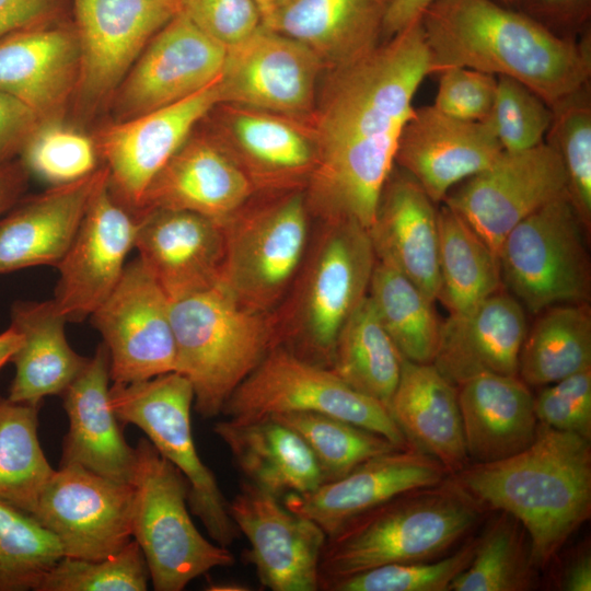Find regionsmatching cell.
I'll return each instance as SVG.
<instances>
[{
  "mask_svg": "<svg viewBox=\"0 0 591 591\" xmlns=\"http://www.w3.org/2000/svg\"><path fill=\"white\" fill-rule=\"evenodd\" d=\"M328 72L310 120L317 160L305 199L313 221L368 230L416 91L432 74L420 20Z\"/></svg>",
  "mask_w": 591,
  "mask_h": 591,
  "instance_id": "cell-1",
  "label": "cell"
},
{
  "mask_svg": "<svg viewBox=\"0 0 591 591\" xmlns=\"http://www.w3.org/2000/svg\"><path fill=\"white\" fill-rule=\"evenodd\" d=\"M432 74L466 67L512 78L549 106L590 82V32L559 36L495 0H437L420 18Z\"/></svg>",
  "mask_w": 591,
  "mask_h": 591,
  "instance_id": "cell-2",
  "label": "cell"
},
{
  "mask_svg": "<svg viewBox=\"0 0 591 591\" xmlns=\"http://www.w3.org/2000/svg\"><path fill=\"white\" fill-rule=\"evenodd\" d=\"M451 476L479 507L521 523L535 569L547 566L591 514L590 440L541 422L534 441L519 453L468 464Z\"/></svg>",
  "mask_w": 591,
  "mask_h": 591,
  "instance_id": "cell-3",
  "label": "cell"
},
{
  "mask_svg": "<svg viewBox=\"0 0 591 591\" xmlns=\"http://www.w3.org/2000/svg\"><path fill=\"white\" fill-rule=\"evenodd\" d=\"M479 506L450 477L402 494L327 537L320 590L380 566L440 558L470 533Z\"/></svg>",
  "mask_w": 591,
  "mask_h": 591,
  "instance_id": "cell-4",
  "label": "cell"
},
{
  "mask_svg": "<svg viewBox=\"0 0 591 591\" xmlns=\"http://www.w3.org/2000/svg\"><path fill=\"white\" fill-rule=\"evenodd\" d=\"M375 262L366 228L315 221L299 270L271 312L277 347L329 368L343 325L368 296Z\"/></svg>",
  "mask_w": 591,
  "mask_h": 591,
  "instance_id": "cell-5",
  "label": "cell"
},
{
  "mask_svg": "<svg viewBox=\"0 0 591 591\" xmlns=\"http://www.w3.org/2000/svg\"><path fill=\"white\" fill-rule=\"evenodd\" d=\"M176 370L194 390L205 418L222 407L275 347L273 315L241 306L220 285L171 302Z\"/></svg>",
  "mask_w": 591,
  "mask_h": 591,
  "instance_id": "cell-6",
  "label": "cell"
},
{
  "mask_svg": "<svg viewBox=\"0 0 591 591\" xmlns=\"http://www.w3.org/2000/svg\"><path fill=\"white\" fill-rule=\"evenodd\" d=\"M223 223L220 286L243 308L270 313L305 255L313 219L304 189L255 193Z\"/></svg>",
  "mask_w": 591,
  "mask_h": 591,
  "instance_id": "cell-7",
  "label": "cell"
},
{
  "mask_svg": "<svg viewBox=\"0 0 591 591\" xmlns=\"http://www.w3.org/2000/svg\"><path fill=\"white\" fill-rule=\"evenodd\" d=\"M135 454L132 536L154 590L182 591L209 570L233 565L229 548L207 540L196 528L182 473L148 439L139 440Z\"/></svg>",
  "mask_w": 591,
  "mask_h": 591,
  "instance_id": "cell-8",
  "label": "cell"
},
{
  "mask_svg": "<svg viewBox=\"0 0 591 591\" xmlns=\"http://www.w3.org/2000/svg\"><path fill=\"white\" fill-rule=\"evenodd\" d=\"M111 402L120 424L141 429L159 453L185 477L188 507L217 544L229 547L240 536L213 472L194 442L190 409L194 390L178 372L144 381L113 383Z\"/></svg>",
  "mask_w": 591,
  "mask_h": 591,
  "instance_id": "cell-9",
  "label": "cell"
},
{
  "mask_svg": "<svg viewBox=\"0 0 591 591\" xmlns=\"http://www.w3.org/2000/svg\"><path fill=\"white\" fill-rule=\"evenodd\" d=\"M587 236L567 193L556 197L502 241L498 253L502 286L532 314L556 304L588 302Z\"/></svg>",
  "mask_w": 591,
  "mask_h": 591,
  "instance_id": "cell-10",
  "label": "cell"
},
{
  "mask_svg": "<svg viewBox=\"0 0 591 591\" xmlns=\"http://www.w3.org/2000/svg\"><path fill=\"white\" fill-rule=\"evenodd\" d=\"M291 412L337 417L399 448L410 447L387 407L348 386L329 368L279 346L233 391L221 414L233 421H253Z\"/></svg>",
  "mask_w": 591,
  "mask_h": 591,
  "instance_id": "cell-11",
  "label": "cell"
},
{
  "mask_svg": "<svg viewBox=\"0 0 591 591\" xmlns=\"http://www.w3.org/2000/svg\"><path fill=\"white\" fill-rule=\"evenodd\" d=\"M135 490L77 464H60L32 514L59 542L63 556L97 560L132 536Z\"/></svg>",
  "mask_w": 591,
  "mask_h": 591,
  "instance_id": "cell-12",
  "label": "cell"
},
{
  "mask_svg": "<svg viewBox=\"0 0 591 591\" xmlns=\"http://www.w3.org/2000/svg\"><path fill=\"white\" fill-rule=\"evenodd\" d=\"M566 186L561 161L544 141L524 151H503L485 170L450 190L442 202L498 257L507 234L529 215L567 193Z\"/></svg>",
  "mask_w": 591,
  "mask_h": 591,
  "instance_id": "cell-13",
  "label": "cell"
},
{
  "mask_svg": "<svg viewBox=\"0 0 591 591\" xmlns=\"http://www.w3.org/2000/svg\"><path fill=\"white\" fill-rule=\"evenodd\" d=\"M323 69L306 46L262 24L227 50L219 77L220 104L311 120Z\"/></svg>",
  "mask_w": 591,
  "mask_h": 591,
  "instance_id": "cell-14",
  "label": "cell"
},
{
  "mask_svg": "<svg viewBox=\"0 0 591 591\" xmlns=\"http://www.w3.org/2000/svg\"><path fill=\"white\" fill-rule=\"evenodd\" d=\"M171 302L139 258L125 266L91 314L107 347L113 383L144 381L176 370Z\"/></svg>",
  "mask_w": 591,
  "mask_h": 591,
  "instance_id": "cell-15",
  "label": "cell"
},
{
  "mask_svg": "<svg viewBox=\"0 0 591 591\" xmlns=\"http://www.w3.org/2000/svg\"><path fill=\"white\" fill-rule=\"evenodd\" d=\"M220 103L218 78L185 100L103 130L96 146L106 162L114 198L135 216L154 177Z\"/></svg>",
  "mask_w": 591,
  "mask_h": 591,
  "instance_id": "cell-16",
  "label": "cell"
},
{
  "mask_svg": "<svg viewBox=\"0 0 591 591\" xmlns=\"http://www.w3.org/2000/svg\"><path fill=\"white\" fill-rule=\"evenodd\" d=\"M232 520L250 544L245 558L271 591L320 590V561L327 536L278 497L244 480L229 501Z\"/></svg>",
  "mask_w": 591,
  "mask_h": 591,
  "instance_id": "cell-17",
  "label": "cell"
},
{
  "mask_svg": "<svg viewBox=\"0 0 591 591\" xmlns=\"http://www.w3.org/2000/svg\"><path fill=\"white\" fill-rule=\"evenodd\" d=\"M227 49L177 13L148 43L114 92L117 121L169 106L221 74Z\"/></svg>",
  "mask_w": 591,
  "mask_h": 591,
  "instance_id": "cell-18",
  "label": "cell"
},
{
  "mask_svg": "<svg viewBox=\"0 0 591 591\" xmlns=\"http://www.w3.org/2000/svg\"><path fill=\"white\" fill-rule=\"evenodd\" d=\"M80 46L77 91L92 105L114 93L179 0H74Z\"/></svg>",
  "mask_w": 591,
  "mask_h": 591,
  "instance_id": "cell-19",
  "label": "cell"
},
{
  "mask_svg": "<svg viewBox=\"0 0 591 591\" xmlns=\"http://www.w3.org/2000/svg\"><path fill=\"white\" fill-rule=\"evenodd\" d=\"M137 218L112 195L108 177L92 196L65 256L54 302L67 322H81L118 283L135 247Z\"/></svg>",
  "mask_w": 591,
  "mask_h": 591,
  "instance_id": "cell-20",
  "label": "cell"
},
{
  "mask_svg": "<svg viewBox=\"0 0 591 591\" xmlns=\"http://www.w3.org/2000/svg\"><path fill=\"white\" fill-rule=\"evenodd\" d=\"M448 477L437 460L408 447L372 457L312 490L286 494L282 503L315 522L331 537L358 515L407 491L439 485Z\"/></svg>",
  "mask_w": 591,
  "mask_h": 591,
  "instance_id": "cell-21",
  "label": "cell"
},
{
  "mask_svg": "<svg viewBox=\"0 0 591 591\" xmlns=\"http://www.w3.org/2000/svg\"><path fill=\"white\" fill-rule=\"evenodd\" d=\"M502 152L487 120L456 119L429 105L414 107L405 123L395 165L437 205L455 185L485 170Z\"/></svg>",
  "mask_w": 591,
  "mask_h": 591,
  "instance_id": "cell-22",
  "label": "cell"
},
{
  "mask_svg": "<svg viewBox=\"0 0 591 591\" xmlns=\"http://www.w3.org/2000/svg\"><path fill=\"white\" fill-rule=\"evenodd\" d=\"M137 220L138 258L170 302L220 285L225 256L222 222L170 209L152 210Z\"/></svg>",
  "mask_w": 591,
  "mask_h": 591,
  "instance_id": "cell-23",
  "label": "cell"
},
{
  "mask_svg": "<svg viewBox=\"0 0 591 591\" xmlns=\"http://www.w3.org/2000/svg\"><path fill=\"white\" fill-rule=\"evenodd\" d=\"M220 142L251 179L256 193L304 189L316 165L310 120L219 104Z\"/></svg>",
  "mask_w": 591,
  "mask_h": 591,
  "instance_id": "cell-24",
  "label": "cell"
},
{
  "mask_svg": "<svg viewBox=\"0 0 591 591\" xmlns=\"http://www.w3.org/2000/svg\"><path fill=\"white\" fill-rule=\"evenodd\" d=\"M255 188L218 138L188 137L151 182L135 215L185 210L224 222Z\"/></svg>",
  "mask_w": 591,
  "mask_h": 591,
  "instance_id": "cell-25",
  "label": "cell"
},
{
  "mask_svg": "<svg viewBox=\"0 0 591 591\" xmlns=\"http://www.w3.org/2000/svg\"><path fill=\"white\" fill-rule=\"evenodd\" d=\"M528 327L525 309L501 288L441 322L431 363L455 386L483 373L518 375Z\"/></svg>",
  "mask_w": 591,
  "mask_h": 591,
  "instance_id": "cell-26",
  "label": "cell"
},
{
  "mask_svg": "<svg viewBox=\"0 0 591 591\" xmlns=\"http://www.w3.org/2000/svg\"><path fill=\"white\" fill-rule=\"evenodd\" d=\"M368 232L376 260L405 275L436 301L440 285L438 208L396 165L382 188Z\"/></svg>",
  "mask_w": 591,
  "mask_h": 591,
  "instance_id": "cell-27",
  "label": "cell"
},
{
  "mask_svg": "<svg viewBox=\"0 0 591 591\" xmlns=\"http://www.w3.org/2000/svg\"><path fill=\"white\" fill-rule=\"evenodd\" d=\"M109 368V354L102 343L61 394L69 430L60 464H77L114 480L130 483L135 448L126 442L112 406Z\"/></svg>",
  "mask_w": 591,
  "mask_h": 591,
  "instance_id": "cell-28",
  "label": "cell"
},
{
  "mask_svg": "<svg viewBox=\"0 0 591 591\" xmlns=\"http://www.w3.org/2000/svg\"><path fill=\"white\" fill-rule=\"evenodd\" d=\"M108 177L106 166L11 208L0 219V275L57 266L73 241L90 200Z\"/></svg>",
  "mask_w": 591,
  "mask_h": 591,
  "instance_id": "cell-29",
  "label": "cell"
},
{
  "mask_svg": "<svg viewBox=\"0 0 591 591\" xmlns=\"http://www.w3.org/2000/svg\"><path fill=\"white\" fill-rule=\"evenodd\" d=\"M79 74L76 30L42 24L0 39V91L27 105L42 120L77 89Z\"/></svg>",
  "mask_w": 591,
  "mask_h": 591,
  "instance_id": "cell-30",
  "label": "cell"
},
{
  "mask_svg": "<svg viewBox=\"0 0 591 591\" xmlns=\"http://www.w3.org/2000/svg\"><path fill=\"white\" fill-rule=\"evenodd\" d=\"M456 387L468 459L503 460L534 441V395L519 375L483 373Z\"/></svg>",
  "mask_w": 591,
  "mask_h": 591,
  "instance_id": "cell-31",
  "label": "cell"
},
{
  "mask_svg": "<svg viewBox=\"0 0 591 591\" xmlns=\"http://www.w3.org/2000/svg\"><path fill=\"white\" fill-rule=\"evenodd\" d=\"M389 410L410 447L454 475L468 465L457 387L432 363L403 358Z\"/></svg>",
  "mask_w": 591,
  "mask_h": 591,
  "instance_id": "cell-32",
  "label": "cell"
},
{
  "mask_svg": "<svg viewBox=\"0 0 591 591\" xmlns=\"http://www.w3.org/2000/svg\"><path fill=\"white\" fill-rule=\"evenodd\" d=\"M391 1L293 0L265 26L306 46L328 71L379 45Z\"/></svg>",
  "mask_w": 591,
  "mask_h": 591,
  "instance_id": "cell-33",
  "label": "cell"
},
{
  "mask_svg": "<svg viewBox=\"0 0 591 591\" xmlns=\"http://www.w3.org/2000/svg\"><path fill=\"white\" fill-rule=\"evenodd\" d=\"M66 323L53 299L12 304L10 326L21 334L22 343L11 359L15 366L11 401L40 405L46 396L61 395L83 370L89 358L70 347Z\"/></svg>",
  "mask_w": 591,
  "mask_h": 591,
  "instance_id": "cell-34",
  "label": "cell"
},
{
  "mask_svg": "<svg viewBox=\"0 0 591 591\" xmlns=\"http://www.w3.org/2000/svg\"><path fill=\"white\" fill-rule=\"evenodd\" d=\"M213 432L229 449L245 480L277 497L309 491L324 482L303 439L273 418L225 419L215 424Z\"/></svg>",
  "mask_w": 591,
  "mask_h": 591,
  "instance_id": "cell-35",
  "label": "cell"
},
{
  "mask_svg": "<svg viewBox=\"0 0 591 591\" xmlns=\"http://www.w3.org/2000/svg\"><path fill=\"white\" fill-rule=\"evenodd\" d=\"M528 327L519 378L544 386L591 367V310L588 302L561 303L538 312Z\"/></svg>",
  "mask_w": 591,
  "mask_h": 591,
  "instance_id": "cell-36",
  "label": "cell"
},
{
  "mask_svg": "<svg viewBox=\"0 0 591 591\" xmlns=\"http://www.w3.org/2000/svg\"><path fill=\"white\" fill-rule=\"evenodd\" d=\"M403 357L367 296L343 325L329 369L355 391L389 408Z\"/></svg>",
  "mask_w": 591,
  "mask_h": 591,
  "instance_id": "cell-37",
  "label": "cell"
},
{
  "mask_svg": "<svg viewBox=\"0 0 591 591\" xmlns=\"http://www.w3.org/2000/svg\"><path fill=\"white\" fill-rule=\"evenodd\" d=\"M439 291L450 315L468 311L501 289L498 257L476 231L447 205L438 208Z\"/></svg>",
  "mask_w": 591,
  "mask_h": 591,
  "instance_id": "cell-38",
  "label": "cell"
},
{
  "mask_svg": "<svg viewBox=\"0 0 591 591\" xmlns=\"http://www.w3.org/2000/svg\"><path fill=\"white\" fill-rule=\"evenodd\" d=\"M368 296L402 357L431 363L441 325L434 301L405 275L380 260L375 262Z\"/></svg>",
  "mask_w": 591,
  "mask_h": 591,
  "instance_id": "cell-39",
  "label": "cell"
},
{
  "mask_svg": "<svg viewBox=\"0 0 591 591\" xmlns=\"http://www.w3.org/2000/svg\"><path fill=\"white\" fill-rule=\"evenodd\" d=\"M39 405L0 395V500L33 514L54 468L40 447Z\"/></svg>",
  "mask_w": 591,
  "mask_h": 591,
  "instance_id": "cell-40",
  "label": "cell"
},
{
  "mask_svg": "<svg viewBox=\"0 0 591 591\" xmlns=\"http://www.w3.org/2000/svg\"><path fill=\"white\" fill-rule=\"evenodd\" d=\"M534 569L529 536L521 523L500 511L475 540L468 566L449 591H524L533 587Z\"/></svg>",
  "mask_w": 591,
  "mask_h": 591,
  "instance_id": "cell-41",
  "label": "cell"
},
{
  "mask_svg": "<svg viewBox=\"0 0 591 591\" xmlns=\"http://www.w3.org/2000/svg\"><path fill=\"white\" fill-rule=\"evenodd\" d=\"M267 418L286 425L303 439L324 482L336 480L372 457L404 449L376 432L325 414L291 412Z\"/></svg>",
  "mask_w": 591,
  "mask_h": 591,
  "instance_id": "cell-42",
  "label": "cell"
},
{
  "mask_svg": "<svg viewBox=\"0 0 591 591\" xmlns=\"http://www.w3.org/2000/svg\"><path fill=\"white\" fill-rule=\"evenodd\" d=\"M545 142L565 170L567 195L588 234L591 232V89L590 82L551 106Z\"/></svg>",
  "mask_w": 591,
  "mask_h": 591,
  "instance_id": "cell-43",
  "label": "cell"
},
{
  "mask_svg": "<svg viewBox=\"0 0 591 591\" xmlns=\"http://www.w3.org/2000/svg\"><path fill=\"white\" fill-rule=\"evenodd\" d=\"M62 556L57 538L33 515L0 500V591H36Z\"/></svg>",
  "mask_w": 591,
  "mask_h": 591,
  "instance_id": "cell-44",
  "label": "cell"
},
{
  "mask_svg": "<svg viewBox=\"0 0 591 591\" xmlns=\"http://www.w3.org/2000/svg\"><path fill=\"white\" fill-rule=\"evenodd\" d=\"M20 153L28 173L59 186L81 179L99 170L96 143L67 125L40 120Z\"/></svg>",
  "mask_w": 591,
  "mask_h": 591,
  "instance_id": "cell-45",
  "label": "cell"
},
{
  "mask_svg": "<svg viewBox=\"0 0 591 591\" xmlns=\"http://www.w3.org/2000/svg\"><path fill=\"white\" fill-rule=\"evenodd\" d=\"M150 580L144 555L136 541L97 560L62 556L36 591H144Z\"/></svg>",
  "mask_w": 591,
  "mask_h": 591,
  "instance_id": "cell-46",
  "label": "cell"
},
{
  "mask_svg": "<svg viewBox=\"0 0 591 591\" xmlns=\"http://www.w3.org/2000/svg\"><path fill=\"white\" fill-rule=\"evenodd\" d=\"M475 540L431 560L399 563L369 569L327 587L328 591H449L452 581L472 560Z\"/></svg>",
  "mask_w": 591,
  "mask_h": 591,
  "instance_id": "cell-47",
  "label": "cell"
},
{
  "mask_svg": "<svg viewBox=\"0 0 591 591\" xmlns=\"http://www.w3.org/2000/svg\"><path fill=\"white\" fill-rule=\"evenodd\" d=\"M485 120L505 152H519L544 142L552 109L526 85L499 76L494 105Z\"/></svg>",
  "mask_w": 591,
  "mask_h": 591,
  "instance_id": "cell-48",
  "label": "cell"
},
{
  "mask_svg": "<svg viewBox=\"0 0 591 591\" xmlns=\"http://www.w3.org/2000/svg\"><path fill=\"white\" fill-rule=\"evenodd\" d=\"M541 387L533 401L537 421L590 440L591 367Z\"/></svg>",
  "mask_w": 591,
  "mask_h": 591,
  "instance_id": "cell-49",
  "label": "cell"
},
{
  "mask_svg": "<svg viewBox=\"0 0 591 591\" xmlns=\"http://www.w3.org/2000/svg\"><path fill=\"white\" fill-rule=\"evenodd\" d=\"M178 13L227 50L263 24L254 0H179Z\"/></svg>",
  "mask_w": 591,
  "mask_h": 591,
  "instance_id": "cell-50",
  "label": "cell"
},
{
  "mask_svg": "<svg viewBox=\"0 0 591 591\" xmlns=\"http://www.w3.org/2000/svg\"><path fill=\"white\" fill-rule=\"evenodd\" d=\"M434 103L441 113L461 120H485L493 108L497 77L466 67H450L438 72Z\"/></svg>",
  "mask_w": 591,
  "mask_h": 591,
  "instance_id": "cell-51",
  "label": "cell"
},
{
  "mask_svg": "<svg viewBox=\"0 0 591 591\" xmlns=\"http://www.w3.org/2000/svg\"><path fill=\"white\" fill-rule=\"evenodd\" d=\"M519 10L559 36L579 38L589 23L591 0H522Z\"/></svg>",
  "mask_w": 591,
  "mask_h": 591,
  "instance_id": "cell-52",
  "label": "cell"
},
{
  "mask_svg": "<svg viewBox=\"0 0 591 591\" xmlns=\"http://www.w3.org/2000/svg\"><path fill=\"white\" fill-rule=\"evenodd\" d=\"M40 120L27 105L0 91V163L10 161L21 151Z\"/></svg>",
  "mask_w": 591,
  "mask_h": 591,
  "instance_id": "cell-53",
  "label": "cell"
},
{
  "mask_svg": "<svg viewBox=\"0 0 591 591\" xmlns=\"http://www.w3.org/2000/svg\"><path fill=\"white\" fill-rule=\"evenodd\" d=\"M59 0H0V39L44 24Z\"/></svg>",
  "mask_w": 591,
  "mask_h": 591,
  "instance_id": "cell-54",
  "label": "cell"
},
{
  "mask_svg": "<svg viewBox=\"0 0 591 591\" xmlns=\"http://www.w3.org/2000/svg\"><path fill=\"white\" fill-rule=\"evenodd\" d=\"M434 1L437 0H392L384 18L382 36L390 38L420 20Z\"/></svg>",
  "mask_w": 591,
  "mask_h": 591,
  "instance_id": "cell-55",
  "label": "cell"
},
{
  "mask_svg": "<svg viewBox=\"0 0 591 591\" xmlns=\"http://www.w3.org/2000/svg\"><path fill=\"white\" fill-rule=\"evenodd\" d=\"M28 172L22 162L0 163V217L10 210L22 194Z\"/></svg>",
  "mask_w": 591,
  "mask_h": 591,
  "instance_id": "cell-56",
  "label": "cell"
},
{
  "mask_svg": "<svg viewBox=\"0 0 591 591\" xmlns=\"http://www.w3.org/2000/svg\"><path fill=\"white\" fill-rule=\"evenodd\" d=\"M561 587L567 591L591 590V557L584 552L578 555L565 569Z\"/></svg>",
  "mask_w": 591,
  "mask_h": 591,
  "instance_id": "cell-57",
  "label": "cell"
},
{
  "mask_svg": "<svg viewBox=\"0 0 591 591\" xmlns=\"http://www.w3.org/2000/svg\"><path fill=\"white\" fill-rule=\"evenodd\" d=\"M21 343V334L12 326L0 333V370L11 361Z\"/></svg>",
  "mask_w": 591,
  "mask_h": 591,
  "instance_id": "cell-58",
  "label": "cell"
},
{
  "mask_svg": "<svg viewBox=\"0 0 591 591\" xmlns=\"http://www.w3.org/2000/svg\"><path fill=\"white\" fill-rule=\"evenodd\" d=\"M264 25L268 24L281 10L293 0H254Z\"/></svg>",
  "mask_w": 591,
  "mask_h": 591,
  "instance_id": "cell-59",
  "label": "cell"
},
{
  "mask_svg": "<svg viewBox=\"0 0 591 591\" xmlns=\"http://www.w3.org/2000/svg\"><path fill=\"white\" fill-rule=\"evenodd\" d=\"M495 1L509 8L520 9V4L522 0H495Z\"/></svg>",
  "mask_w": 591,
  "mask_h": 591,
  "instance_id": "cell-60",
  "label": "cell"
}]
</instances>
